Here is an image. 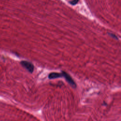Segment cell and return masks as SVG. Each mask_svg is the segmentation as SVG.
I'll list each match as a JSON object with an SVG mask.
<instances>
[{
  "instance_id": "cell-1",
  "label": "cell",
  "mask_w": 121,
  "mask_h": 121,
  "mask_svg": "<svg viewBox=\"0 0 121 121\" xmlns=\"http://www.w3.org/2000/svg\"><path fill=\"white\" fill-rule=\"evenodd\" d=\"M62 74V77L64 78L67 82L73 88H75L76 87V84L74 81L73 80L70 76L66 72L62 71L61 72Z\"/></svg>"
},
{
  "instance_id": "cell-2",
  "label": "cell",
  "mask_w": 121,
  "mask_h": 121,
  "mask_svg": "<svg viewBox=\"0 0 121 121\" xmlns=\"http://www.w3.org/2000/svg\"><path fill=\"white\" fill-rule=\"evenodd\" d=\"M20 64L24 68H25L29 72L32 73L34 71V66L30 62L26 60H22L21 61Z\"/></svg>"
},
{
  "instance_id": "cell-3",
  "label": "cell",
  "mask_w": 121,
  "mask_h": 121,
  "mask_svg": "<svg viewBox=\"0 0 121 121\" xmlns=\"http://www.w3.org/2000/svg\"><path fill=\"white\" fill-rule=\"evenodd\" d=\"M62 77V73H57V72H52L49 74L48 76V78L50 79H54Z\"/></svg>"
},
{
  "instance_id": "cell-4",
  "label": "cell",
  "mask_w": 121,
  "mask_h": 121,
  "mask_svg": "<svg viewBox=\"0 0 121 121\" xmlns=\"http://www.w3.org/2000/svg\"><path fill=\"white\" fill-rule=\"evenodd\" d=\"M78 1H79V0H73L71 1H70V4L71 5H76L78 2Z\"/></svg>"
},
{
  "instance_id": "cell-5",
  "label": "cell",
  "mask_w": 121,
  "mask_h": 121,
  "mask_svg": "<svg viewBox=\"0 0 121 121\" xmlns=\"http://www.w3.org/2000/svg\"><path fill=\"white\" fill-rule=\"evenodd\" d=\"M110 34V35L112 36V37H113L114 38H115V39H117V37L114 35H113V34Z\"/></svg>"
}]
</instances>
